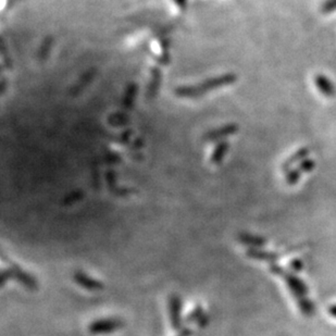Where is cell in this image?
I'll return each instance as SVG.
<instances>
[{"label": "cell", "instance_id": "cell-8", "mask_svg": "<svg viewBox=\"0 0 336 336\" xmlns=\"http://www.w3.org/2000/svg\"><path fill=\"white\" fill-rule=\"evenodd\" d=\"M228 149H230V144L227 140H221L216 146V148L213 149L211 155V162L214 164H219L225 157Z\"/></svg>", "mask_w": 336, "mask_h": 336}, {"label": "cell", "instance_id": "cell-13", "mask_svg": "<svg viewBox=\"0 0 336 336\" xmlns=\"http://www.w3.org/2000/svg\"><path fill=\"white\" fill-rule=\"evenodd\" d=\"M175 2H177L178 6L179 7V9H184L186 8V3H187V0H174Z\"/></svg>", "mask_w": 336, "mask_h": 336}, {"label": "cell", "instance_id": "cell-9", "mask_svg": "<svg viewBox=\"0 0 336 336\" xmlns=\"http://www.w3.org/2000/svg\"><path fill=\"white\" fill-rule=\"evenodd\" d=\"M300 175H301V172L299 171V169L297 168V169H294V168H291L290 169L289 171H286V182L287 184H290V185H294L296 184L297 182H298V179H300Z\"/></svg>", "mask_w": 336, "mask_h": 336}, {"label": "cell", "instance_id": "cell-11", "mask_svg": "<svg viewBox=\"0 0 336 336\" xmlns=\"http://www.w3.org/2000/svg\"><path fill=\"white\" fill-rule=\"evenodd\" d=\"M314 168H315V161L314 159H309V158H306L305 160H303L298 167L299 171L301 173H307V172L313 171Z\"/></svg>", "mask_w": 336, "mask_h": 336}, {"label": "cell", "instance_id": "cell-10", "mask_svg": "<svg viewBox=\"0 0 336 336\" xmlns=\"http://www.w3.org/2000/svg\"><path fill=\"white\" fill-rule=\"evenodd\" d=\"M336 11V0H324L320 6V12L330 14Z\"/></svg>", "mask_w": 336, "mask_h": 336}, {"label": "cell", "instance_id": "cell-6", "mask_svg": "<svg viewBox=\"0 0 336 336\" xmlns=\"http://www.w3.org/2000/svg\"><path fill=\"white\" fill-rule=\"evenodd\" d=\"M169 311H170V319H171L172 325L174 328L179 329L181 325V318H179V311H181V301L178 296H172L170 299L169 305Z\"/></svg>", "mask_w": 336, "mask_h": 336}, {"label": "cell", "instance_id": "cell-7", "mask_svg": "<svg viewBox=\"0 0 336 336\" xmlns=\"http://www.w3.org/2000/svg\"><path fill=\"white\" fill-rule=\"evenodd\" d=\"M310 154V148L308 147H301L300 149L297 150L295 154H293L291 156V157L286 160V161L283 163V171H289L290 169H291L294 164L297 163H300L303 160H305L306 158H308V156Z\"/></svg>", "mask_w": 336, "mask_h": 336}, {"label": "cell", "instance_id": "cell-2", "mask_svg": "<svg viewBox=\"0 0 336 336\" xmlns=\"http://www.w3.org/2000/svg\"><path fill=\"white\" fill-rule=\"evenodd\" d=\"M124 326V322L120 319L115 318H108V319H100L94 321L90 325V332L91 334H108L115 332Z\"/></svg>", "mask_w": 336, "mask_h": 336}, {"label": "cell", "instance_id": "cell-3", "mask_svg": "<svg viewBox=\"0 0 336 336\" xmlns=\"http://www.w3.org/2000/svg\"><path fill=\"white\" fill-rule=\"evenodd\" d=\"M314 84L318 90L326 98H333L336 95V87L334 83L324 74H316L314 76Z\"/></svg>", "mask_w": 336, "mask_h": 336}, {"label": "cell", "instance_id": "cell-12", "mask_svg": "<svg viewBox=\"0 0 336 336\" xmlns=\"http://www.w3.org/2000/svg\"><path fill=\"white\" fill-rule=\"evenodd\" d=\"M11 275H13L12 272H7V271L0 272V287H1L9 279H10Z\"/></svg>", "mask_w": 336, "mask_h": 336}, {"label": "cell", "instance_id": "cell-5", "mask_svg": "<svg viewBox=\"0 0 336 336\" xmlns=\"http://www.w3.org/2000/svg\"><path fill=\"white\" fill-rule=\"evenodd\" d=\"M238 130H240V128H238V125L235 123L225 124L221 126V128L209 132L206 135V139L209 140V142H216V140L225 138V137H228V136L236 134L238 132Z\"/></svg>", "mask_w": 336, "mask_h": 336}, {"label": "cell", "instance_id": "cell-1", "mask_svg": "<svg viewBox=\"0 0 336 336\" xmlns=\"http://www.w3.org/2000/svg\"><path fill=\"white\" fill-rule=\"evenodd\" d=\"M236 81L237 75L235 73H225V74L211 77V79L206 80L202 84H198L196 86L181 87V89L177 90V94L179 97H184V98H197V97L202 96L204 92L232 85Z\"/></svg>", "mask_w": 336, "mask_h": 336}, {"label": "cell", "instance_id": "cell-4", "mask_svg": "<svg viewBox=\"0 0 336 336\" xmlns=\"http://www.w3.org/2000/svg\"><path fill=\"white\" fill-rule=\"evenodd\" d=\"M73 279H74V281L81 287H83V289H85L87 291H100L104 289V285H102L101 282L92 279V277H90L89 274H86L82 271L75 272Z\"/></svg>", "mask_w": 336, "mask_h": 336}]
</instances>
